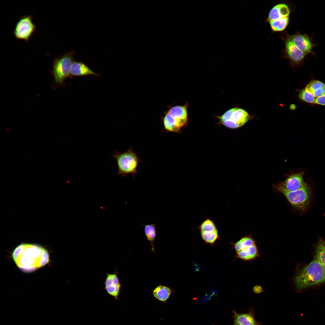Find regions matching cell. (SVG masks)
I'll list each match as a JSON object with an SVG mask.
<instances>
[{
	"label": "cell",
	"instance_id": "4fadbf2b",
	"mask_svg": "<svg viewBox=\"0 0 325 325\" xmlns=\"http://www.w3.org/2000/svg\"><path fill=\"white\" fill-rule=\"evenodd\" d=\"M289 36L294 45L300 50L307 55L314 54L312 49L315 44L307 35L298 32L293 35H289Z\"/></svg>",
	"mask_w": 325,
	"mask_h": 325
},
{
	"label": "cell",
	"instance_id": "d4e9b609",
	"mask_svg": "<svg viewBox=\"0 0 325 325\" xmlns=\"http://www.w3.org/2000/svg\"><path fill=\"white\" fill-rule=\"evenodd\" d=\"M314 104L325 106V94L317 98Z\"/></svg>",
	"mask_w": 325,
	"mask_h": 325
},
{
	"label": "cell",
	"instance_id": "52a82bcc",
	"mask_svg": "<svg viewBox=\"0 0 325 325\" xmlns=\"http://www.w3.org/2000/svg\"><path fill=\"white\" fill-rule=\"evenodd\" d=\"M281 193L292 206L296 209L305 211L309 204L311 192L310 188L307 184L297 190Z\"/></svg>",
	"mask_w": 325,
	"mask_h": 325
},
{
	"label": "cell",
	"instance_id": "ba28073f",
	"mask_svg": "<svg viewBox=\"0 0 325 325\" xmlns=\"http://www.w3.org/2000/svg\"><path fill=\"white\" fill-rule=\"evenodd\" d=\"M283 38L284 43L283 57L287 59L291 67L302 65L307 54L299 49L293 43L287 34Z\"/></svg>",
	"mask_w": 325,
	"mask_h": 325
},
{
	"label": "cell",
	"instance_id": "603a6c76",
	"mask_svg": "<svg viewBox=\"0 0 325 325\" xmlns=\"http://www.w3.org/2000/svg\"><path fill=\"white\" fill-rule=\"evenodd\" d=\"M314 258L317 259L325 268V241L320 240L316 246Z\"/></svg>",
	"mask_w": 325,
	"mask_h": 325
},
{
	"label": "cell",
	"instance_id": "cb8c5ba5",
	"mask_svg": "<svg viewBox=\"0 0 325 325\" xmlns=\"http://www.w3.org/2000/svg\"><path fill=\"white\" fill-rule=\"evenodd\" d=\"M298 98L301 101L310 104H314L316 98L306 87L300 91Z\"/></svg>",
	"mask_w": 325,
	"mask_h": 325
},
{
	"label": "cell",
	"instance_id": "7402d4cb",
	"mask_svg": "<svg viewBox=\"0 0 325 325\" xmlns=\"http://www.w3.org/2000/svg\"><path fill=\"white\" fill-rule=\"evenodd\" d=\"M289 17H288L271 20L268 22L272 31L274 32H278L282 31L286 28L289 24Z\"/></svg>",
	"mask_w": 325,
	"mask_h": 325
},
{
	"label": "cell",
	"instance_id": "ac0fdd59",
	"mask_svg": "<svg viewBox=\"0 0 325 325\" xmlns=\"http://www.w3.org/2000/svg\"><path fill=\"white\" fill-rule=\"evenodd\" d=\"M235 323L240 325H258L252 313H239L234 312Z\"/></svg>",
	"mask_w": 325,
	"mask_h": 325
},
{
	"label": "cell",
	"instance_id": "ffe728a7",
	"mask_svg": "<svg viewBox=\"0 0 325 325\" xmlns=\"http://www.w3.org/2000/svg\"><path fill=\"white\" fill-rule=\"evenodd\" d=\"M145 236L150 243L152 251L155 252L154 243L156 236V231L155 224H151L144 225Z\"/></svg>",
	"mask_w": 325,
	"mask_h": 325
},
{
	"label": "cell",
	"instance_id": "44dd1931",
	"mask_svg": "<svg viewBox=\"0 0 325 325\" xmlns=\"http://www.w3.org/2000/svg\"><path fill=\"white\" fill-rule=\"evenodd\" d=\"M256 244V242L250 235H245L236 243H233L234 248L236 252L249 246Z\"/></svg>",
	"mask_w": 325,
	"mask_h": 325
},
{
	"label": "cell",
	"instance_id": "e0dca14e",
	"mask_svg": "<svg viewBox=\"0 0 325 325\" xmlns=\"http://www.w3.org/2000/svg\"><path fill=\"white\" fill-rule=\"evenodd\" d=\"M172 292L173 289L170 287L159 284L154 289L152 293L156 299L165 302L169 299Z\"/></svg>",
	"mask_w": 325,
	"mask_h": 325
},
{
	"label": "cell",
	"instance_id": "7c38bea8",
	"mask_svg": "<svg viewBox=\"0 0 325 325\" xmlns=\"http://www.w3.org/2000/svg\"><path fill=\"white\" fill-rule=\"evenodd\" d=\"M104 285L107 293L116 299L118 300L121 285L116 270L113 273L106 274Z\"/></svg>",
	"mask_w": 325,
	"mask_h": 325
},
{
	"label": "cell",
	"instance_id": "5b68a950",
	"mask_svg": "<svg viewBox=\"0 0 325 325\" xmlns=\"http://www.w3.org/2000/svg\"><path fill=\"white\" fill-rule=\"evenodd\" d=\"M74 53L69 52L55 58L53 62L51 73L54 78L53 87L64 85V80L71 77L70 73L71 66L74 61Z\"/></svg>",
	"mask_w": 325,
	"mask_h": 325
},
{
	"label": "cell",
	"instance_id": "7a4b0ae2",
	"mask_svg": "<svg viewBox=\"0 0 325 325\" xmlns=\"http://www.w3.org/2000/svg\"><path fill=\"white\" fill-rule=\"evenodd\" d=\"M296 289L299 291L325 282V268L316 259L298 270L293 278Z\"/></svg>",
	"mask_w": 325,
	"mask_h": 325
},
{
	"label": "cell",
	"instance_id": "6da1fadb",
	"mask_svg": "<svg viewBox=\"0 0 325 325\" xmlns=\"http://www.w3.org/2000/svg\"><path fill=\"white\" fill-rule=\"evenodd\" d=\"M12 258L19 269L26 273L35 271L49 261L47 250L42 246L35 244L20 245L14 251Z\"/></svg>",
	"mask_w": 325,
	"mask_h": 325
},
{
	"label": "cell",
	"instance_id": "484cf974",
	"mask_svg": "<svg viewBox=\"0 0 325 325\" xmlns=\"http://www.w3.org/2000/svg\"><path fill=\"white\" fill-rule=\"evenodd\" d=\"M253 292L256 294H260L264 291L262 286L259 285L254 286L252 289Z\"/></svg>",
	"mask_w": 325,
	"mask_h": 325
},
{
	"label": "cell",
	"instance_id": "4316f807",
	"mask_svg": "<svg viewBox=\"0 0 325 325\" xmlns=\"http://www.w3.org/2000/svg\"><path fill=\"white\" fill-rule=\"evenodd\" d=\"M234 325H240V324H237V323H234Z\"/></svg>",
	"mask_w": 325,
	"mask_h": 325
},
{
	"label": "cell",
	"instance_id": "d6986e66",
	"mask_svg": "<svg viewBox=\"0 0 325 325\" xmlns=\"http://www.w3.org/2000/svg\"><path fill=\"white\" fill-rule=\"evenodd\" d=\"M305 87L316 98L325 94V84L320 80H312Z\"/></svg>",
	"mask_w": 325,
	"mask_h": 325
},
{
	"label": "cell",
	"instance_id": "3957f363",
	"mask_svg": "<svg viewBox=\"0 0 325 325\" xmlns=\"http://www.w3.org/2000/svg\"><path fill=\"white\" fill-rule=\"evenodd\" d=\"M188 104L170 107L162 117L163 130L166 132L179 133L187 123Z\"/></svg>",
	"mask_w": 325,
	"mask_h": 325
},
{
	"label": "cell",
	"instance_id": "2e32d148",
	"mask_svg": "<svg viewBox=\"0 0 325 325\" xmlns=\"http://www.w3.org/2000/svg\"><path fill=\"white\" fill-rule=\"evenodd\" d=\"M236 252L237 258L245 261H251L261 256L256 244L247 247Z\"/></svg>",
	"mask_w": 325,
	"mask_h": 325
},
{
	"label": "cell",
	"instance_id": "5bb4252c",
	"mask_svg": "<svg viewBox=\"0 0 325 325\" xmlns=\"http://www.w3.org/2000/svg\"><path fill=\"white\" fill-rule=\"evenodd\" d=\"M290 10L284 3H280L274 6L270 11L267 21L274 20L289 17Z\"/></svg>",
	"mask_w": 325,
	"mask_h": 325
},
{
	"label": "cell",
	"instance_id": "8992f818",
	"mask_svg": "<svg viewBox=\"0 0 325 325\" xmlns=\"http://www.w3.org/2000/svg\"><path fill=\"white\" fill-rule=\"evenodd\" d=\"M251 116L245 110L236 107L227 110L219 119L221 123L226 127L236 128L244 125Z\"/></svg>",
	"mask_w": 325,
	"mask_h": 325
},
{
	"label": "cell",
	"instance_id": "30bf717a",
	"mask_svg": "<svg viewBox=\"0 0 325 325\" xmlns=\"http://www.w3.org/2000/svg\"><path fill=\"white\" fill-rule=\"evenodd\" d=\"M307 183L304 181L302 174H292L283 181L274 186L275 190L280 193L294 191L304 186Z\"/></svg>",
	"mask_w": 325,
	"mask_h": 325
},
{
	"label": "cell",
	"instance_id": "277c9868",
	"mask_svg": "<svg viewBox=\"0 0 325 325\" xmlns=\"http://www.w3.org/2000/svg\"><path fill=\"white\" fill-rule=\"evenodd\" d=\"M113 156L118 168V174L122 177L131 174L134 178L138 172L139 163L141 161L132 148L123 153L116 152Z\"/></svg>",
	"mask_w": 325,
	"mask_h": 325
},
{
	"label": "cell",
	"instance_id": "8fae6325",
	"mask_svg": "<svg viewBox=\"0 0 325 325\" xmlns=\"http://www.w3.org/2000/svg\"><path fill=\"white\" fill-rule=\"evenodd\" d=\"M201 237L205 242L212 245L219 238L217 226L209 218H207L198 226Z\"/></svg>",
	"mask_w": 325,
	"mask_h": 325
},
{
	"label": "cell",
	"instance_id": "9a60e30c",
	"mask_svg": "<svg viewBox=\"0 0 325 325\" xmlns=\"http://www.w3.org/2000/svg\"><path fill=\"white\" fill-rule=\"evenodd\" d=\"M70 73L71 77L73 76L89 75L99 76L98 73L93 71L83 63L75 61L70 67Z\"/></svg>",
	"mask_w": 325,
	"mask_h": 325
},
{
	"label": "cell",
	"instance_id": "9c48e42d",
	"mask_svg": "<svg viewBox=\"0 0 325 325\" xmlns=\"http://www.w3.org/2000/svg\"><path fill=\"white\" fill-rule=\"evenodd\" d=\"M36 29L31 15L21 17L15 25L14 31L15 37L18 39L28 41Z\"/></svg>",
	"mask_w": 325,
	"mask_h": 325
}]
</instances>
